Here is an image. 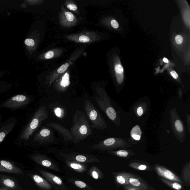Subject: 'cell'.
<instances>
[{
    "mask_svg": "<svg viewBox=\"0 0 190 190\" xmlns=\"http://www.w3.org/2000/svg\"><path fill=\"white\" fill-rule=\"evenodd\" d=\"M73 125L71 132L75 143L86 139L92 134V126L86 116L81 111L77 110L73 115Z\"/></svg>",
    "mask_w": 190,
    "mask_h": 190,
    "instance_id": "6da1fadb",
    "label": "cell"
},
{
    "mask_svg": "<svg viewBox=\"0 0 190 190\" xmlns=\"http://www.w3.org/2000/svg\"><path fill=\"white\" fill-rule=\"evenodd\" d=\"M95 93L94 97L100 109L111 120L115 122L117 119V113L112 107L109 98L105 89L97 87L95 89Z\"/></svg>",
    "mask_w": 190,
    "mask_h": 190,
    "instance_id": "7a4b0ae2",
    "label": "cell"
},
{
    "mask_svg": "<svg viewBox=\"0 0 190 190\" xmlns=\"http://www.w3.org/2000/svg\"><path fill=\"white\" fill-rule=\"evenodd\" d=\"M84 111L91 121L92 127L95 129L103 130L107 128V124L101 113L92 103L86 100L84 104Z\"/></svg>",
    "mask_w": 190,
    "mask_h": 190,
    "instance_id": "3957f363",
    "label": "cell"
},
{
    "mask_svg": "<svg viewBox=\"0 0 190 190\" xmlns=\"http://www.w3.org/2000/svg\"><path fill=\"white\" fill-rule=\"evenodd\" d=\"M83 52V50L82 49L75 51L66 63L50 73L47 77L46 84L50 86L60 76L67 71L68 68L73 64V62L80 57Z\"/></svg>",
    "mask_w": 190,
    "mask_h": 190,
    "instance_id": "277c9868",
    "label": "cell"
},
{
    "mask_svg": "<svg viewBox=\"0 0 190 190\" xmlns=\"http://www.w3.org/2000/svg\"><path fill=\"white\" fill-rule=\"evenodd\" d=\"M130 147V145L129 143L124 140L118 138H109L91 146V148L100 150H108Z\"/></svg>",
    "mask_w": 190,
    "mask_h": 190,
    "instance_id": "5b68a950",
    "label": "cell"
},
{
    "mask_svg": "<svg viewBox=\"0 0 190 190\" xmlns=\"http://www.w3.org/2000/svg\"><path fill=\"white\" fill-rule=\"evenodd\" d=\"M65 37L70 41L83 44L97 42L101 39V36L97 33L89 30H84L77 34L66 35Z\"/></svg>",
    "mask_w": 190,
    "mask_h": 190,
    "instance_id": "8992f818",
    "label": "cell"
},
{
    "mask_svg": "<svg viewBox=\"0 0 190 190\" xmlns=\"http://www.w3.org/2000/svg\"><path fill=\"white\" fill-rule=\"evenodd\" d=\"M49 117L48 112L45 106H42L37 111L29 127L25 132L26 139L29 138L34 131L37 128L43 121L45 120Z\"/></svg>",
    "mask_w": 190,
    "mask_h": 190,
    "instance_id": "52a82bcc",
    "label": "cell"
},
{
    "mask_svg": "<svg viewBox=\"0 0 190 190\" xmlns=\"http://www.w3.org/2000/svg\"><path fill=\"white\" fill-rule=\"evenodd\" d=\"M60 25L62 28H69L77 25L78 19L73 13L67 11L62 4L61 11L59 14Z\"/></svg>",
    "mask_w": 190,
    "mask_h": 190,
    "instance_id": "ba28073f",
    "label": "cell"
},
{
    "mask_svg": "<svg viewBox=\"0 0 190 190\" xmlns=\"http://www.w3.org/2000/svg\"><path fill=\"white\" fill-rule=\"evenodd\" d=\"M155 170L158 175L163 178L179 183H182V180L176 174L164 167L156 165L155 166Z\"/></svg>",
    "mask_w": 190,
    "mask_h": 190,
    "instance_id": "9c48e42d",
    "label": "cell"
},
{
    "mask_svg": "<svg viewBox=\"0 0 190 190\" xmlns=\"http://www.w3.org/2000/svg\"><path fill=\"white\" fill-rule=\"evenodd\" d=\"M0 172L19 175H24V174L20 168L11 162L5 160H0Z\"/></svg>",
    "mask_w": 190,
    "mask_h": 190,
    "instance_id": "30bf717a",
    "label": "cell"
},
{
    "mask_svg": "<svg viewBox=\"0 0 190 190\" xmlns=\"http://www.w3.org/2000/svg\"><path fill=\"white\" fill-rule=\"evenodd\" d=\"M0 185L1 188L8 190H21L18 183L11 177L0 175Z\"/></svg>",
    "mask_w": 190,
    "mask_h": 190,
    "instance_id": "8fae6325",
    "label": "cell"
},
{
    "mask_svg": "<svg viewBox=\"0 0 190 190\" xmlns=\"http://www.w3.org/2000/svg\"><path fill=\"white\" fill-rule=\"evenodd\" d=\"M49 127L56 130L62 135L65 141H71L75 143L71 131L60 124L53 122H49L46 125Z\"/></svg>",
    "mask_w": 190,
    "mask_h": 190,
    "instance_id": "7c38bea8",
    "label": "cell"
},
{
    "mask_svg": "<svg viewBox=\"0 0 190 190\" xmlns=\"http://www.w3.org/2000/svg\"><path fill=\"white\" fill-rule=\"evenodd\" d=\"M69 71H67L61 75L56 80L55 88L57 91H64L70 84Z\"/></svg>",
    "mask_w": 190,
    "mask_h": 190,
    "instance_id": "4fadbf2b",
    "label": "cell"
},
{
    "mask_svg": "<svg viewBox=\"0 0 190 190\" xmlns=\"http://www.w3.org/2000/svg\"><path fill=\"white\" fill-rule=\"evenodd\" d=\"M54 138L52 130L45 127L38 134L36 138L38 141L41 143H49L53 142Z\"/></svg>",
    "mask_w": 190,
    "mask_h": 190,
    "instance_id": "5bb4252c",
    "label": "cell"
},
{
    "mask_svg": "<svg viewBox=\"0 0 190 190\" xmlns=\"http://www.w3.org/2000/svg\"><path fill=\"white\" fill-rule=\"evenodd\" d=\"M32 178L36 184L40 188L44 190H50L52 186L46 180L37 175L33 174L31 175Z\"/></svg>",
    "mask_w": 190,
    "mask_h": 190,
    "instance_id": "9a60e30c",
    "label": "cell"
},
{
    "mask_svg": "<svg viewBox=\"0 0 190 190\" xmlns=\"http://www.w3.org/2000/svg\"><path fill=\"white\" fill-rule=\"evenodd\" d=\"M39 171L41 175H42V176H44L46 179L54 184L57 185H63L62 179L58 176H56L47 171H44V170H40Z\"/></svg>",
    "mask_w": 190,
    "mask_h": 190,
    "instance_id": "2e32d148",
    "label": "cell"
},
{
    "mask_svg": "<svg viewBox=\"0 0 190 190\" xmlns=\"http://www.w3.org/2000/svg\"><path fill=\"white\" fill-rule=\"evenodd\" d=\"M135 175L133 174L126 173H120L115 175V179L118 183L122 185H129L128 179L130 177H134Z\"/></svg>",
    "mask_w": 190,
    "mask_h": 190,
    "instance_id": "e0dca14e",
    "label": "cell"
},
{
    "mask_svg": "<svg viewBox=\"0 0 190 190\" xmlns=\"http://www.w3.org/2000/svg\"><path fill=\"white\" fill-rule=\"evenodd\" d=\"M32 159L34 161L36 162L37 164H40L42 166L45 167L50 168H54V166H53L52 162L47 159L43 156L39 155H35L32 157Z\"/></svg>",
    "mask_w": 190,
    "mask_h": 190,
    "instance_id": "ac0fdd59",
    "label": "cell"
},
{
    "mask_svg": "<svg viewBox=\"0 0 190 190\" xmlns=\"http://www.w3.org/2000/svg\"><path fill=\"white\" fill-rule=\"evenodd\" d=\"M63 52L61 48H55L49 50L41 56L42 59L44 60H51L60 57Z\"/></svg>",
    "mask_w": 190,
    "mask_h": 190,
    "instance_id": "d6986e66",
    "label": "cell"
},
{
    "mask_svg": "<svg viewBox=\"0 0 190 190\" xmlns=\"http://www.w3.org/2000/svg\"><path fill=\"white\" fill-rule=\"evenodd\" d=\"M128 182L130 185L135 186V187L143 189L146 190H148L149 189L147 184L143 182L140 178H137L136 176L130 177L128 179Z\"/></svg>",
    "mask_w": 190,
    "mask_h": 190,
    "instance_id": "ffe728a7",
    "label": "cell"
},
{
    "mask_svg": "<svg viewBox=\"0 0 190 190\" xmlns=\"http://www.w3.org/2000/svg\"><path fill=\"white\" fill-rule=\"evenodd\" d=\"M161 181L167 185L169 186L170 188L176 190H180L182 189V185L179 183L174 182V181H169L164 178L161 179Z\"/></svg>",
    "mask_w": 190,
    "mask_h": 190,
    "instance_id": "44dd1931",
    "label": "cell"
},
{
    "mask_svg": "<svg viewBox=\"0 0 190 190\" xmlns=\"http://www.w3.org/2000/svg\"><path fill=\"white\" fill-rule=\"evenodd\" d=\"M142 134V132L139 126H135L132 128L130 134L132 138L136 140H139L140 139Z\"/></svg>",
    "mask_w": 190,
    "mask_h": 190,
    "instance_id": "7402d4cb",
    "label": "cell"
},
{
    "mask_svg": "<svg viewBox=\"0 0 190 190\" xmlns=\"http://www.w3.org/2000/svg\"><path fill=\"white\" fill-rule=\"evenodd\" d=\"M64 5L68 9L72 11L78 15H79V12L78 9V7L73 1L67 0L64 2Z\"/></svg>",
    "mask_w": 190,
    "mask_h": 190,
    "instance_id": "603a6c76",
    "label": "cell"
},
{
    "mask_svg": "<svg viewBox=\"0 0 190 190\" xmlns=\"http://www.w3.org/2000/svg\"><path fill=\"white\" fill-rule=\"evenodd\" d=\"M110 154L117 156H118L122 158H127L128 156H131L133 155V153L130 150H119L116 151H109V152Z\"/></svg>",
    "mask_w": 190,
    "mask_h": 190,
    "instance_id": "cb8c5ba5",
    "label": "cell"
},
{
    "mask_svg": "<svg viewBox=\"0 0 190 190\" xmlns=\"http://www.w3.org/2000/svg\"><path fill=\"white\" fill-rule=\"evenodd\" d=\"M190 164L189 162L186 164L183 171V177L185 182L190 183Z\"/></svg>",
    "mask_w": 190,
    "mask_h": 190,
    "instance_id": "d4e9b609",
    "label": "cell"
},
{
    "mask_svg": "<svg viewBox=\"0 0 190 190\" xmlns=\"http://www.w3.org/2000/svg\"><path fill=\"white\" fill-rule=\"evenodd\" d=\"M130 167L135 169L140 170H149L150 169L149 167L144 164H139V163H132L128 165Z\"/></svg>",
    "mask_w": 190,
    "mask_h": 190,
    "instance_id": "484cf974",
    "label": "cell"
},
{
    "mask_svg": "<svg viewBox=\"0 0 190 190\" xmlns=\"http://www.w3.org/2000/svg\"><path fill=\"white\" fill-rule=\"evenodd\" d=\"M173 126L174 128H175L176 132H177L179 133H182L183 132L184 127L182 121L180 120L179 119L176 120L174 122Z\"/></svg>",
    "mask_w": 190,
    "mask_h": 190,
    "instance_id": "4316f807",
    "label": "cell"
},
{
    "mask_svg": "<svg viewBox=\"0 0 190 190\" xmlns=\"http://www.w3.org/2000/svg\"><path fill=\"white\" fill-rule=\"evenodd\" d=\"M70 166L72 169L77 171H81L84 170V167L83 165L77 163L71 162L69 164Z\"/></svg>",
    "mask_w": 190,
    "mask_h": 190,
    "instance_id": "83f0119b",
    "label": "cell"
},
{
    "mask_svg": "<svg viewBox=\"0 0 190 190\" xmlns=\"http://www.w3.org/2000/svg\"><path fill=\"white\" fill-rule=\"evenodd\" d=\"M75 160L80 162H85L87 161V157L83 155H78L74 156Z\"/></svg>",
    "mask_w": 190,
    "mask_h": 190,
    "instance_id": "f1b7e54d",
    "label": "cell"
},
{
    "mask_svg": "<svg viewBox=\"0 0 190 190\" xmlns=\"http://www.w3.org/2000/svg\"><path fill=\"white\" fill-rule=\"evenodd\" d=\"M26 99L25 96L23 95H17V96L13 97L12 100L13 101H16L18 102L24 101Z\"/></svg>",
    "mask_w": 190,
    "mask_h": 190,
    "instance_id": "f546056e",
    "label": "cell"
},
{
    "mask_svg": "<svg viewBox=\"0 0 190 190\" xmlns=\"http://www.w3.org/2000/svg\"><path fill=\"white\" fill-rule=\"evenodd\" d=\"M124 188L125 190H146L143 189L135 187V186H132L130 185H124Z\"/></svg>",
    "mask_w": 190,
    "mask_h": 190,
    "instance_id": "4dcf8cb0",
    "label": "cell"
},
{
    "mask_svg": "<svg viewBox=\"0 0 190 190\" xmlns=\"http://www.w3.org/2000/svg\"><path fill=\"white\" fill-rule=\"evenodd\" d=\"M76 185L80 188H84L86 187V184L85 183L79 181H76L75 182Z\"/></svg>",
    "mask_w": 190,
    "mask_h": 190,
    "instance_id": "1f68e13d",
    "label": "cell"
},
{
    "mask_svg": "<svg viewBox=\"0 0 190 190\" xmlns=\"http://www.w3.org/2000/svg\"><path fill=\"white\" fill-rule=\"evenodd\" d=\"M24 43L29 46H34L35 44V41L32 39H26L24 40Z\"/></svg>",
    "mask_w": 190,
    "mask_h": 190,
    "instance_id": "d6a6232c",
    "label": "cell"
},
{
    "mask_svg": "<svg viewBox=\"0 0 190 190\" xmlns=\"http://www.w3.org/2000/svg\"><path fill=\"white\" fill-rule=\"evenodd\" d=\"M115 71L118 74H121L123 73V68L120 65H117L115 66Z\"/></svg>",
    "mask_w": 190,
    "mask_h": 190,
    "instance_id": "836d02e7",
    "label": "cell"
},
{
    "mask_svg": "<svg viewBox=\"0 0 190 190\" xmlns=\"http://www.w3.org/2000/svg\"><path fill=\"white\" fill-rule=\"evenodd\" d=\"M175 40H176V42L177 44H181L183 42V39L181 35H178L176 37Z\"/></svg>",
    "mask_w": 190,
    "mask_h": 190,
    "instance_id": "e575fe53",
    "label": "cell"
},
{
    "mask_svg": "<svg viewBox=\"0 0 190 190\" xmlns=\"http://www.w3.org/2000/svg\"><path fill=\"white\" fill-rule=\"evenodd\" d=\"M111 24L113 27L115 29H117L119 27V24L117 21L115 20H112L111 21Z\"/></svg>",
    "mask_w": 190,
    "mask_h": 190,
    "instance_id": "d590c367",
    "label": "cell"
},
{
    "mask_svg": "<svg viewBox=\"0 0 190 190\" xmlns=\"http://www.w3.org/2000/svg\"><path fill=\"white\" fill-rule=\"evenodd\" d=\"M137 114L138 116H142L143 113V108L141 107H138L137 109Z\"/></svg>",
    "mask_w": 190,
    "mask_h": 190,
    "instance_id": "8d00e7d4",
    "label": "cell"
},
{
    "mask_svg": "<svg viewBox=\"0 0 190 190\" xmlns=\"http://www.w3.org/2000/svg\"><path fill=\"white\" fill-rule=\"evenodd\" d=\"M170 73H171V76H172L175 79H177V78H178V74H177V73H176V72H175V71H172L170 72Z\"/></svg>",
    "mask_w": 190,
    "mask_h": 190,
    "instance_id": "74e56055",
    "label": "cell"
},
{
    "mask_svg": "<svg viewBox=\"0 0 190 190\" xmlns=\"http://www.w3.org/2000/svg\"><path fill=\"white\" fill-rule=\"evenodd\" d=\"M92 175L93 178L95 179H98L99 178V175H98L97 172H96V171H93L92 173Z\"/></svg>",
    "mask_w": 190,
    "mask_h": 190,
    "instance_id": "f35d334b",
    "label": "cell"
},
{
    "mask_svg": "<svg viewBox=\"0 0 190 190\" xmlns=\"http://www.w3.org/2000/svg\"><path fill=\"white\" fill-rule=\"evenodd\" d=\"M5 137V134L4 132L0 133V142H2L3 140Z\"/></svg>",
    "mask_w": 190,
    "mask_h": 190,
    "instance_id": "ab89813d",
    "label": "cell"
},
{
    "mask_svg": "<svg viewBox=\"0 0 190 190\" xmlns=\"http://www.w3.org/2000/svg\"><path fill=\"white\" fill-rule=\"evenodd\" d=\"M61 110L60 108H57L55 111L56 115L58 117H61Z\"/></svg>",
    "mask_w": 190,
    "mask_h": 190,
    "instance_id": "60d3db41",
    "label": "cell"
},
{
    "mask_svg": "<svg viewBox=\"0 0 190 190\" xmlns=\"http://www.w3.org/2000/svg\"><path fill=\"white\" fill-rule=\"evenodd\" d=\"M163 61H164V62H165V63H168V60L166 58H164V59H163Z\"/></svg>",
    "mask_w": 190,
    "mask_h": 190,
    "instance_id": "b9f144b4",
    "label": "cell"
},
{
    "mask_svg": "<svg viewBox=\"0 0 190 190\" xmlns=\"http://www.w3.org/2000/svg\"><path fill=\"white\" fill-rule=\"evenodd\" d=\"M0 190H8L5 189H4L1 188V187H0Z\"/></svg>",
    "mask_w": 190,
    "mask_h": 190,
    "instance_id": "7bdbcfd3",
    "label": "cell"
}]
</instances>
